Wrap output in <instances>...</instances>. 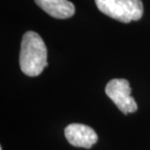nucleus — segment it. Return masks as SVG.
<instances>
[{
    "instance_id": "2",
    "label": "nucleus",
    "mask_w": 150,
    "mask_h": 150,
    "mask_svg": "<svg viewBox=\"0 0 150 150\" xmlns=\"http://www.w3.org/2000/svg\"><path fill=\"white\" fill-rule=\"evenodd\" d=\"M98 9L121 23L139 21L143 15L142 0H95Z\"/></svg>"
},
{
    "instance_id": "3",
    "label": "nucleus",
    "mask_w": 150,
    "mask_h": 150,
    "mask_svg": "<svg viewBox=\"0 0 150 150\" xmlns=\"http://www.w3.org/2000/svg\"><path fill=\"white\" fill-rule=\"evenodd\" d=\"M105 94L125 115L134 113L137 110V104L131 96V87L128 80H110L105 87Z\"/></svg>"
},
{
    "instance_id": "1",
    "label": "nucleus",
    "mask_w": 150,
    "mask_h": 150,
    "mask_svg": "<svg viewBox=\"0 0 150 150\" xmlns=\"http://www.w3.org/2000/svg\"><path fill=\"white\" fill-rule=\"evenodd\" d=\"M47 48L43 39L34 31L23 34L20 52V67L28 76L35 77L47 67Z\"/></svg>"
},
{
    "instance_id": "5",
    "label": "nucleus",
    "mask_w": 150,
    "mask_h": 150,
    "mask_svg": "<svg viewBox=\"0 0 150 150\" xmlns=\"http://www.w3.org/2000/svg\"><path fill=\"white\" fill-rule=\"evenodd\" d=\"M35 3L51 17L68 19L75 13V6L68 0H34Z\"/></svg>"
},
{
    "instance_id": "6",
    "label": "nucleus",
    "mask_w": 150,
    "mask_h": 150,
    "mask_svg": "<svg viewBox=\"0 0 150 150\" xmlns=\"http://www.w3.org/2000/svg\"><path fill=\"white\" fill-rule=\"evenodd\" d=\"M0 150H2V146H0Z\"/></svg>"
},
{
    "instance_id": "4",
    "label": "nucleus",
    "mask_w": 150,
    "mask_h": 150,
    "mask_svg": "<svg viewBox=\"0 0 150 150\" xmlns=\"http://www.w3.org/2000/svg\"><path fill=\"white\" fill-rule=\"evenodd\" d=\"M67 142L75 147L90 149L98 142V134L91 127L83 124H69L64 129Z\"/></svg>"
}]
</instances>
